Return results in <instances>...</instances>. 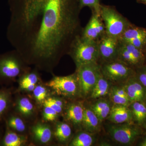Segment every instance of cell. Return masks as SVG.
Instances as JSON below:
<instances>
[{"label": "cell", "mask_w": 146, "mask_h": 146, "mask_svg": "<svg viewBox=\"0 0 146 146\" xmlns=\"http://www.w3.org/2000/svg\"><path fill=\"white\" fill-rule=\"evenodd\" d=\"M7 37L26 63L52 73L80 34L78 0H9Z\"/></svg>", "instance_id": "obj_1"}, {"label": "cell", "mask_w": 146, "mask_h": 146, "mask_svg": "<svg viewBox=\"0 0 146 146\" xmlns=\"http://www.w3.org/2000/svg\"><path fill=\"white\" fill-rule=\"evenodd\" d=\"M31 68L16 50L0 54V83H9Z\"/></svg>", "instance_id": "obj_2"}, {"label": "cell", "mask_w": 146, "mask_h": 146, "mask_svg": "<svg viewBox=\"0 0 146 146\" xmlns=\"http://www.w3.org/2000/svg\"><path fill=\"white\" fill-rule=\"evenodd\" d=\"M68 54L74 60L76 68L84 64L98 63L99 60L97 41L90 40L78 35L71 43Z\"/></svg>", "instance_id": "obj_3"}, {"label": "cell", "mask_w": 146, "mask_h": 146, "mask_svg": "<svg viewBox=\"0 0 146 146\" xmlns=\"http://www.w3.org/2000/svg\"><path fill=\"white\" fill-rule=\"evenodd\" d=\"M52 94L64 99L75 100L81 98L76 72L66 76H54L46 84Z\"/></svg>", "instance_id": "obj_4"}, {"label": "cell", "mask_w": 146, "mask_h": 146, "mask_svg": "<svg viewBox=\"0 0 146 146\" xmlns=\"http://www.w3.org/2000/svg\"><path fill=\"white\" fill-rule=\"evenodd\" d=\"M100 14L106 34L118 39L132 24L112 6L101 5Z\"/></svg>", "instance_id": "obj_5"}, {"label": "cell", "mask_w": 146, "mask_h": 146, "mask_svg": "<svg viewBox=\"0 0 146 146\" xmlns=\"http://www.w3.org/2000/svg\"><path fill=\"white\" fill-rule=\"evenodd\" d=\"M143 127L133 122L110 125L108 131L112 139L118 143L130 145L143 133Z\"/></svg>", "instance_id": "obj_6"}, {"label": "cell", "mask_w": 146, "mask_h": 146, "mask_svg": "<svg viewBox=\"0 0 146 146\" xmlns=\"http://www.w3.org/2000/svg\"><path fill=\"white\" fill-rule=\"evenodd\" d=\"M100 65L102 74L114 84H122L135 74V69L119 59Z\"/></svg>", "instance_id": "obj_7"}, {"label": "cell", "mask_w": 146, "mask_h": 146, "mask_svg": "<svg viewBox=\"0 0 146 146\" xmlns=\"http://www.w3.org/2000/svg\"><path fill=\"white\" fill-rule=\"evenodd\" d=\"M78 76L81 98L90 97L91 91L101 74L99 63H87L76 68Z\"/></svg>", "instance_id": "obj_8"}, {"label": "cell", "mask_w": 146, "mask_h": 146, "mask_svg": "<svg viewBox=\"0 0 146 146\" xmlns=\"http://www.w3.org/2000/svg\"><path fill=\"white\" fill-rule=\"evenodd\" d=\"M118 59L135 70L144 65V50L129 43L119 41Z\"/></svg>", "instance_id": "obj_9"}, {"label": "cell", "mask_w": 146, "mask_h": 146, "mask_svg": "<svg viewBox=\"0 0 146 146\" xmlns=\"http://www.w3.org/2000/svg\"><path fill=\"white\" fill-rule=\"evenodd\" d=\"M100 63L118 59L119 41L106 33L97 41Z\"/></svg>", "instance_id": "obj_10"}, {"label": "cell", "mask_w": 146, "mask_h": 146, "mask_svg": "<svg viewBox=\"0 0 146 146\" xmlns=\"http://www.w3.org/2000/svg\"><path fill=\"white\" fill-rule=\"evenodd\" d=\"M11 111L19 115L25 121H32L36 117V108L27 97L16 95L13 98Z\"/></svg>", "instance_id": "obj_11"}, {"label": "cell", "mask_w": 146, "mask_h": 146, "mask_svg": "<svg viewBox=\"0 0 146 146\" xmlns=\"http://www.w3.org/2000/svg\"><path fill=\"white\" fill-rule=\"evenodd\" d=\"M105 27L100 14L92 11V15L80 35L84 38L97 41L106 34Z\"/></svg>", "instance_id": "obj_12"}, {"label": "cell", "mask_w": 146, "mask_h": 146, "mask_svg": "<svg viewBox=\"0 0 146 146\" xmlns=\"http://www.w3.org/2000/svg\"><path fill=\"white\" fill-rule=\"evenodd\" d=\"M119 40L144 50L146 47V28L132 24L121 35Z\"/></svg>", "instance_id": "obj_13"}, {"label": "cell", "mask_w": 146, "mask_h": 146, "mask_svg": "<svg viewBox=\"0 0 146 146\" xmlns=\"http://www.w3.org/2000/svg\"><path fill=\"white\" fill-rule=\"evenodd\" d=\"M84 106L82 101H74L67 104L64 113L66 120L75 128L82 127Z\"/></svg>", "instance_id": "obj_14"}, {"label": "cell", "mask_w": 146, "mask_h": 146, "mask_svg": "<svg viewBox=\"0 0 146 146\" xmlns=\"http://www.w3.org/2000/svg\"><path fill=\"white\" fill-rule=\"evenodd\" d=\"M129 99L131 102L146 100V88L133 76L122 84Z\"/></svg>", "instance_id": "obj_15"}, {"label": "cell", "mask_w": 146, "mask_h": 146, "mask_svg": "<svg viewBox=\"0 0 146 146\" xmlns=\"http://www.w3.org/2000/svg\"><path fill=\"white\" fill-rule=\"evenodd\" d=\"M37 68L31 69L17 79L18 92L32 93L38 84L42 82L41 77Z\"/></svg>", "instance_id": "obj_16"}, {"label": "cell", "mask_w": 146, "mask_h": 146, "mask_svg": "<svg viewBox=\"0 0 146 146\" xmlns=\"http://www.w3.org/2000/svg\"><path fill=\"white\" fill-rule=\"evenodd\" d=\"M33 139L41 145L48 143L52 140L53 132L50 126L46 123L38 122L31 128Z\"/></svg>", "instance_id": "obj_17"}, {"label": "cell", "mask_w": 146, "mask_h": 146, "mask_svg": "<svg viewBox=\"0 0 146 146\" xmlns=\"http://www.w3.org/2000/svg\"><path fill=\"white\" fill-rule=\"evenodd\" d=\"M107 119L115 124L133 122L129 108L121 105H113Z\"/></svg>", "instance_id": "obj_18"}, {"label": "cell", "mask_w": 146, "mask_h": 146, "mask_svg": "<svg viewBox=\"0 0 146 146\" xmlns=\"http://www.w3.org/2000/svg\"><path fill=\"white\" fill-rule=\"evenodd\" d=\"M100 124L99 119L93 110L90 108L84 107L82 125L84 131L91 133H96L99 131Z\"/></svg>", "instance_id": "obj_19"}, {"label": "cell", "mask_w": 146, "mask_h": 146, "mask_svg": "<svg viewBox=\"0 0 146 146\" xmlns=\"http://www.w3.org/2000/svg\"><path fill=\"white\" fill-rule=\"evenodd\" d=\"M27 141V137L25 135L15 132L6 127L5 133L0 143V146H24L26 145Z\"/></svg>", "instance_id": "obj_20"}, {"label": "cell", "mask_w": 146, "mask_h": 146, "mask_svg": "<svg viewBox=\"0 0 146 146\" xmlns=\"http://www.w3.org/2000/svg\"><path fill=\"white\" fill-rule=\"evenodd\" d=\"M13 91L11 89H0V121L11 111L13 105Z\"/></svg>", "instance_id": "obj_21"}, {"label": "cell", "mask_w": 146, "mask_h": 146, "mask_svg": "<svg viewBox=\"0 0 146 146\" xmlns=\"http://www.w3.org/2000/svg\"><path fill=\"white\" fill-rule=\"evenodd\" d=\"M6 127L17 133L22 134L27 130L25 121L19 115L11 111L5 118Z\"/></svg>", "instance_id": "obj_22"}, {"label": "cell", "mask_w": 146, "mask_h": 146, "mask_svg": "<svg viewBox=\"0 0 146 146\" xmlns=\"http://www.w3.org/2000/svg\"><path fill=\"white\" fill-rule=\"evenodd\" d=\"M111 102L110 100L100 98L90 107L96 115L101 123L108 117L112 106Z\"/></svg>", "instance_id": "obj_23"}, {"label": "cell", "mask_w": 146, "mask_h": 146, "mask_svg": "<svg viewBox=\"0 0 146 146\" xmlns=\"http://www.w3.org/2000/svg\"><path fill=\"white\" fill-rule=\"evenodd\" d=\"M111 82L101 74L96 83L90 94V97L94 99L103 98L109 94Z\"/></svg>", "instance_id": "obj_24"}, {"label": "cell", "mask_w": 146, "mask_h": 146, "mask_svg": "<svg viewBox=\"0 0 146 146\" xmlns=\"http://www.w3.org/2000/svg\"><path fill=\"white\" fill-rule=\"evenodd\" d=\"M133 122L142 127L146 122V106L144 102H132L129 106Z\"/></svg>", "instance_id": "obj_25"}, {"label": "cell", "mask_w": 146, "mask_h": 146, "mask_svg": "<svg viewBox=\"0 0 146 146\" xmlns=\"http://www.w3.org/2000/svg\"><path fill=\"white\" fill-rule=\"evenodd\" d=\"M53 134L58 141L64 143L70 138L72 134V129L67 123L58 121L56 124Z\"/></svg>", "instance_id": "obj_26"}, {"label": "cell", "mask_w": 146, "mask_h": 146, "mask_svg": "<svg viewBox=\"0 0 146 146\" xmlns=\"http://www.w3.org/2000/svg\"><path fill=\"white\" fill-rule=\"evenodd\" d=\"M94 142V137L91 133L85 131H80L72 138L69 145L90 146L93 145Z\"/></svg>", "instance_id": "obj_27"}, {"label": "cell", "mask_w": 146, "mask_h": 146, "mask_svg": "<svg viewBox=\"0 0 146 146\" xmlns=\"http://www.w3.org/2000/svg\"><path fill=\"white\" fill-rule=\"evenodd\" d=\"M50 90L46 86L42 83L38 84L33 91V96L36 104L43 105L45 100L51 96Z\"/></svg>", "instance_id": "obj_28"}, {"label": "cell", "mask_w": 146, "mask_h": 146, "mask_svg": "<svg viewBox=\"0 0 146 146\" xmlns=\"http://www.w3.org/2000/svg\"><path fill=\"white\" fill-rule=\"evenodd\" d=\"M42 117L45 121L47 122L55 121L60 115L54 108L49 105L44 103L43 104Z\"/></svg>", "instance_id": "obj_29"}, {"label": "cell", "mask_w": 146, "mask_h": 146, "mask_svg": "<svg viewBox=\"0 0 146 146\" xmlns=\"http://www.w3.org/2000/svg\"><path fill=\"white\" fill-rule=\"evenodd\" d=\"M78 2L81 10L84 7H88L92 11L100 14V0H78Z\"/></svg>", "instance_id": "obj_30"}, {"label": "cell", "mask_w": 146, "mask_h": 146, "mask_svg": "<svg viewBox=\"0 0 146 146\" xmlns=\"http://www.w3.org/2000/svg\"><path fill=\"white\" fill-rule=\"evenodd\" d=\"M110 100L113 104L129 106L131 103L127 98L122 96L111 90H110L109 94Z\"/></svg>", "instance_id": "obj_31"}, {"label": "cell", "mask_w": 146, "mask_h": 146, "mask_svg": "<svg viewBox=\"0 0 146 146\" xmlns=\"http://www.w3.org/2000/svg\"><path fill=\"white\" fill-rule=\"evenodd\" d=\"M135 76L138 81L146 88V65L136 68Z\"/></svg>", "instance_id": "obj_32"}, {"label": "cell", "mask_w": 146, "mask_h": 146, "mask_svg": "<svg viewBox=\"0 0 146 146\" xmlns=\"http://www.w3.org/2000/svg\"><path fill=\"white\" fill-rule=\"evenodd\" d=\"M139 146H146V133H145V136H144L142 141L139 143Z\"/></svg>", "instance_id": "obj_33"}, {"label": "cell", "mask_w": 146, "mask_h": 146, "mask_svg": "<svg viewBox=\"0 0 146 146\" xmlns=\"http://www.w3.org/2000/svg\"><path fill=\"white\" fill-rule=\"evenodd\" d=\"M138 3L146 5V0H136Z\"/></svg>", "instance_id": "obj_34"}, {"label": "cell", "mask_w": 146, "mask_h": 146, "mask_svg": "<svg viewBox=\"0 0 146 146\" xmlns=\"http://www.w3.org/2000/svg\"><path fill=\"white\" fill-rule=\"evenodd\" d=\"M144 54H145V61L144 65H146V47L144 50Z\"/></svg>", "instance_id": "obj_35"}, {"label": "cell", "mask_w": 146, "mask_h": 146, "mask_svg": "<svg viewBox=\"0 0 146 146\" xmlns=\"http://www.w3.org/2000/svg\"><path fill=\"white\" fill-rule=\"evenodd\" d=\"M3 137H2L1 130V127H0V143H1V141Z\"/></svg>", "instance_id": "obj_36"}, {"label": "cell", "mask_w": 146, "mask_h": 146, "mask_svg": "<svg viewBox=\"0 0 146 146\" xmlns=\"http://www.w3.org/2000/svg\"><path fill=\"white\" fill-rule=\"evenodd\" d=\"M143 127V128L145 130L146 133V122L145 123V124L143 125V126L142 127Z\"/></svg>", "instance_id": "obj_37"}, {"label": "cell", "mask_w": 146, "mask_h": 146, "mask_svg": "<svg viewBox=\"0 0 146 146\" xmlns=\"http://www.w3.org/2000/svg\"><path fill=\"white\" fill-rule=\"evenodd\" d=\"M145 105H146V100L145 102Z\"/></svg>", "instance_id": "obj_38"}]
</instances>
